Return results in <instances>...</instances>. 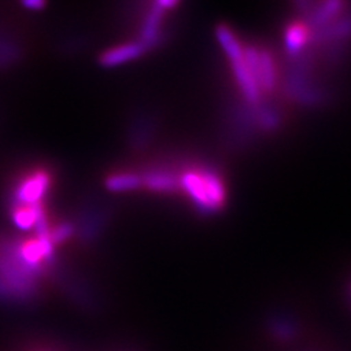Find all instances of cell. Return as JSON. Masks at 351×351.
<instances>
[{"label": "cell", "mask_w": 351, "mask_h": 351, "mask_svg": "<svg viewBox=\"0 0 351 351\" xmlns=\"http://www.w3.org/2000/svg\"><path fill=\"white\" fill-rule=\"evenodd\" d=\"M181 186L194 204L204 213L220 208L224 202V184L213 169L186 172L181 177Z\"/></svg>", "instance_id": "1"}, {"label": "cell", "mask_w": 351, "mask_h": 351, "mask_svg": "<svg viewBox=\"0 0 351 351\" xmlns=\"http://www.w3.org/2000/svg\"><path fill=\"white\" fill-rule=\"evenodd\" d=\"M175 1H158L151 10L149 16L145 20V25L142 29V40L141 43L147 49L154 46L160 38V27L163 23L164 13L169 8L175 7Z\"/></svg>", "instance_id": "2"}, {"label": "cell", "mask_w": 351, "mask_h": 351, "mask_svg": "<svg viewBox=\"0 0 351 351\" xmlns=\"http://www.w3.org/2000/svg\"><path fill=\"white\" fill-rule=\"evenodd\" d=\"M47 185H49V177L45 173H37L29 177L20 185V188L17 189V193H16L17 202L27 206H36L39 199L45 195Z\"/></svg>", "instance_id": "3"}, {"label": "cell", "mask_w": 351, "mask_h": 351, "mask_svg": "<svg viewBox=\"0 0 351 351\" xmlns=\"http://www.w3.org/2000/svg\"><path fill=\"white\" fill-rule=\"evenodd\" d=\"M146 47L141 42H133V43H126L123 46L114 47L112 50L107 51L101 58V62L104 66L112 68L121 64L130 62L137 59L143 53Z\"/></svg>", "instance_id": "4"}, {"label": "cell", "mask_w": 351, "mask_h": 351, "mask_svg": "<svg viewBox=\"0 0 351 351\" xmlns=\"http://www.w3.org/2000/svg\"><path fill=\"white\" fill-rule=\"evenodd\" d=\"M143 184L155 191H172L177 188L175 176L167 171H152L143 177Z\"/></svg>", "instance_id": "5"}, {"label": "cell", "mask_w": 351, "mask_h": 351, "mask_svg": "<svg viewBox=\"0 0 351 351\" xmlns=\"http://www.w3.org/2000/svg\"><path fill=\"white\" fill-rule=\"evenodd\" d=\"M42 219H45V216H43V211L39 204L21 207L13 213L14 224L17 228L24 229V230H29L33 226H37Z\"/></svg>", "instance_id": "6"}, {"label": "cell", "mask_w": 351, "mask_h": 351, "mask_svg": "<svg viewBox=\"0 0 351 351\" xmlns=\"http://www.w3.org/2000/svg\"><path fill=\"white\" fill-rule=\"evenodd\" d=\"M142 178L133 173H121V175L112 176L107 180V189L111 191H130L138 188L142 184Z\"/></svg>", "instance_id": "7"}, {"label": "cell", "mask_w": 351, "mask_h": 351, "mask_svg": "<svg viewBox=\"0 0 351 351\" xmlns=\"http://www.w3.org/2000/svg\"><path fill=\"white\" fill-rule=\"evenodd\" d=\"M72 226L65 224V226H59L52 234H51V242H62L64 239H68L72 234Z\"/></svg>", "instance_id": "8"}, {"label": "cell", "mask_w": 351, "mask_h": 351, "mask_svg": "<svg viewBox=\"0 0 351 351\" xmlns=\"http://www.w3.org/2000/svg\"><path fill=\"white\" fill-rule=\"evenodd\" d=\"M23 5L27 8L29 11H39L40 8H43L45 7V3L43 1H39V0H27V1H24L23 3Z\"/></svg>", "instance_id": "9"}]
</instances>
